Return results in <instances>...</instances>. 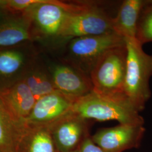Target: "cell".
Returning <instances> with one entry per match:
<instances>
[{
  "label": "cell",
  "instance_id": "6da1fadb",
  "mask_svg": "<svg viewBox=\"0 0 152 152\" xmlns=\"http://www.w3.org/2000/svg\"><path fill=\"white\" fill-rule=\"evenodd\" d=\"M127 50L124 95L126 102L140 112L151 97L152 55L148 54L135 39H125Z\"/></svg>",
  "mask_w": 152,
  "mask_h": 152
},
{
  "label": "cell",
  "instance_id": "7a4b0ae2",
  "mask_svg": "<svg viewBox=\"0 0 152 152\" xmlns=\"http://www.w3.org/2000/svg\"><path fill=\"white\" fill-rule=\"evenodd\" d=\"M126 61V42L104 53L90 73L92 91L100 95L129 104L124 95Z\"/></svg>",
  "mask_w": 152,
  "mask_h": 152
},
{
  "label": "cell",
  "instance_id": "3957f363",
  "mask_svg": "<svg viewBox=\"0 0 152 152\" xmlns=\"http://www.w3.org/2000/svg\"><path fill=\"white\" fill-rule=\"evenodd\" d=\"M72 111L88 120L116 121L120 124H144L140 112L129 104L100 95L93 91L76 99Z\"/></svg>",
  "mask_w": 152,
  "mask_h": 152
},
{
  "label": "cell",
  "instance_id": "277c9868",
  "mask_svg": "<svg viewBox=\"0 0 152 152\" xmlns=\"http://www.w3.org/2000/svg\"><path fill=\"white\" fill-rule=\"evenodd\" d=\"M113 18L101 8L84 3L75 11H69L59 36L73 38L114 33Z\"/></svg>",
  "mask_w": 152,
  "mask_h": 152
},
{
  "label": "cell",
  "instance_id": "5b68a950",
  "mask_svg": "<svg viewBox=\"0 0 152 152\" xmlns=\"http://www.w3.org/2000/svg\"><path fill=\"white\" fill-rule=\"evenodd\" d=\"M125 44V39L115 33L73 38L69 49L77 63V69L89 76L100 58L109 50Z\"/></svg>",
  "mask_w": 152,
  "mask_h": 152
},
{
  "label": "cell",
  "instance_id": "8992f818",
  "mask_svg": "<svg viewBox=\"0 0 152 152\" xmlns=\"http://www.w3.org/2000/svg\"><path fill=\"white\" fill-rule=\"evenodd\" d=\"M145 132L144 125L120 124L99 130L91 137L106 152H123L139 147Z\"/></svg>",
  "mask_w": 152,
  "mask_h": 152
},
{
  "label": "cell",
  "instance_id": "52a82bcc",
  "mask_svg": "<svg viewBox=\"0 0 152 152\" xmlns=\"http://www.w3.org/2000/svg\"><path fill=\"white\" fill-rule=\"evenodd\" d=\"M81 4H67L56 1L37 0L28 11L40 31L47 36H58L69 11H76Z\"/></svg>",
  "mask_w": 152,
  "mask_h": 152
},
{
  "label": "cell",
  "instance_id": "ba28073f",
  "mask_svg": "<svg viewBox=\"0 0 152 152\" xmlns=\"http://www.w3.org/2000/svg\"><path fill=\"white\" fill-rule=\"evenodd\" d=\"M49 126L58 152L79 149L82 142L90 136L88 120L73 111Z\"/></svg>",
  "mask_w": 152,
  "mask_h": 152
},
{
  "label": "cell",
  "instance_id": "9c48e42d",
  "mask_svg": "<svg viewBox=\"0 0 152 152\" xmlns=\"http://www.w3.org/2000/svg\"><path fill=\"white\" fill-rule=\"evenodd\" d=\"M75 100L59 91L39 99L26 120L33 126H50L72 111Z\"/></svg>",
  "mask_w": 152,
  "mask_h": 152
},
{
  "label": "cell",
  "instance_id": "30bf717a",
  "mask_svg": "<svg viewBox=\"0 0 152 152\" xmlns=\"http://www.w3.org/2000/svg\"><path fill=\"white\" fill-rule=\"evenodd\" d=\"M52 81L56 90L75 101L93 90L90 77L78 69L65 65L55 66Z\"/></svg>",
  "mask_w": 152,
  "mask_h": 152
},
{
  "label": "cell",
  "instance_id": "8fae6325",
  "mask_svg": "<svg viewBox=\"0 0 152 152\" xmlns=\"http://www.w3.org/2000/svg\"><path fill=\"white\" fill-rule=\"evenodd\" d=\"M0 100L15 118L24 123L36 102L25 82L0 91Z\"/></svg>",
  "mask_w": 152,
  "mask_h": 152
},
{
  "label": "cell",
  "instance_id": "7c38bea8",
  "mask_svg": "<svg viewBox=\"0 0 152 152\" xmlns=\"http://www.w3.org/2000/svg\"><path fill=\"white\" fill-rule=\"evenodd\" d=\"M16 152H58L49 126L27 124L18 142Z\"/></svg>",
  "mask_w": 152,
  "mask_h": 152
},
{
  "label": "cell",
  "instance_id": "4fadbf2b",
  "mask_svg": "<svg viewBox=\"0 0 152 152\" xmlns=\"http://www.w3.org/2000/svg\"><path fill=\"white\" fill-rule=\"evenodd\" d=\"M145 4V1H124L117 16L113 18L114 33L125 39H135L139 19Z\"/></svg>",
  "mask_w": 152,
  "mask_h": 152
},
{
  "label": "cell",
  "instance_id": "5bb4252c",
  "mask_svg": "<svg viewBox=\"0 0 152 152\" xmlns=\"http://www.w3.org/2000/svg\"><path fill=\"white\" fill-rule=\"evenodd\" d=\"M26 125L15 118L0 100V151L16 152Z\"/></svg>",
  "mask_w": 152,
  "mask_h": 152
},
{
  "label": "cell",
  "instance_id": "9a60e30c",
  "mask_svg": "<svg viewBox=\"0 0 152 152\" xmlns=\"http://www.w3.org/2000/svg\"><path fill=\"white\" fill-rule=\"evenodd\" d=\"M29 37L27 26L23 22L11 21L0 25V46L14 45Z\"/></svg>",
  "mask_w": 152,
  "mask_h": 152
},
{
  "label": "cell",
  "instance_id": "2e32d148",
  "mask_svg": "<svg viewBox=\"0 0 152 152\" xmlns=\"http://www.w3.org/2000/svg\"><path fill=\"white\" fill-rule=\"evenodd\" d=\"M25 82L36 101L46 95L58 91L52 80H50L45 74L41 72H36L28 76Z\"/></svg>",
  "mask_w": 152,
  "mask_h": 152
},
{
  "label": "cell",
  "instance_id": "e0dca14e",
  "mask_svg": "<svg viewBox=\"0 0 152 152\" xmlns=\"http://www.w3.org/2000/svg\"><path fill=\"white\" fill-rule=\"evenodd\" d=\"M136 38L142 45L152 42V5L147 1L139 19Z\"/></svg>",
  "mask_w": 152,
  "mask_h": 152
},
{
  "label": "cell",
  "instance_id": "ac0fdd59",
  "mask_svg": "<svg viewBox=\"0 0 152 152\" xmlns=\"http://www.w3.org/2000/svg\"><path fill=\"white\" fill-rule=\"evenodd\" d=\"M23 56L15 51H5L0 53V74L9 76L14 73L22 66Z\"/></svg>",
  "mask_w": 152,
  "mask_h": 152
},
{
  "label": "cell",
  "instance_id": "d6986e66",
  "mask_svg": "<svg viewBox=\"0 0 152 152\" xmlns=\"http://www.w3.org/2000/svg\"><path fill=\"white\" fill-rule=\"evenodd\" d=\"M79 149L80 152H107L96 144L90 136L82 142Z\"/></svg>",
  "mask_w": 152,
  "mask_h": 152
},
{
  "label": "cell",
  "instance_id": "ffe728a7",
  "mask_svg": "<svg viewBox=\"0 0 152 152\" xmlns=\"http://www.w3.org/2000/svg\"><path fill=\"white\" fill-rule=\"evenodd\" d=\"M6 1H4V0H2L1 1L0 0V6H6Z\"/></svg>",
  "mask_w": 152,
  "mask_h": 152
},
{
  "label": "cell",
  "instance_id": "44dd1931",
  "mask_svg": "<svg viewBox=\"0 0 152 152\" xmlns=\"http://www.w3.org/2000/svg\"><path fill=\"white\" fill-rule=\"evenodd\" d=\"M80 152V151L79 149H77L76 150H75V151H71V152Z\"/></svg>",
  "mask_w": 152,
  "mask_h": 152
},
{
  "label": "cell",
  "instance_id": "7402d4cb",
  "mask_svg": "<svg viewBox=\"0 0 152 152\" xmlns=\"http://www.w3.org/2000/svg\"><path fill=\"white\" fill-rule=\"evenodd\" d=\"M147 2L151 4L152 5V0H149V1H147Z\"/></svg>",
  "mask_w": 152,
  "mask_h": 152
},
{
  "label": "cell",
  "instance_id": "603a6c76",
  "mask_svg": "<svg viewBox=\"0 0 152 152\" xmlns=\"http://www.w3.org/2000/svg\"><path fill=\"white\" fill-rule=\"evenodd\" d=\"M0 152H2V151H0Z\"/></svg>",
  "mask_w": 152,
  "mask_h": 152
}]
</instances>
